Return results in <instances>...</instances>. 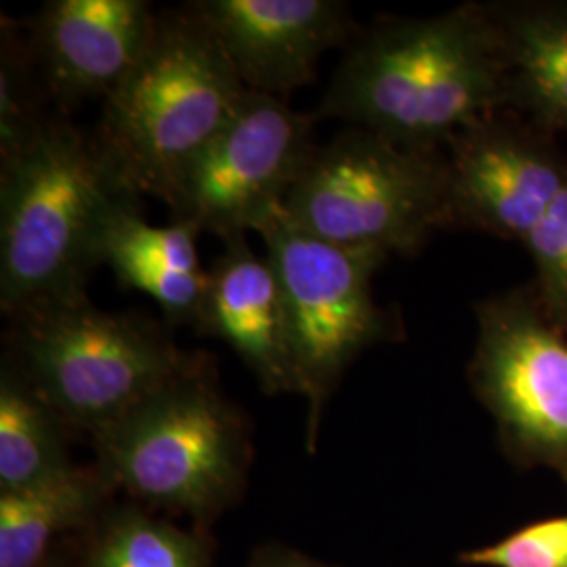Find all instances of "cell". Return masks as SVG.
I'll return each mask as SVG.
<instances>
[{
	"label": "cell",
	"instance_id": "1",
	"mask_svg": "<svg viewBox=\"0 0 567 567\" xmlns=\"http://www.w3.org/2000/svg\"><path fill=\"white\" fill-rule=\"evenodd\" d=\"M507 110V58L492 4L381 20L349 44L316 116L341 118L412 150Z\"/></svg>",
	"mask_w": 567,
	"mask_h": 567
},
{
	"label": "cell",
	"instance_id": "2",
	"mask_svg": "<svg viewBox=\"0 0 567 567\" xmlns=\"http://www.w3.org/2000/svg\"><path fill=\"white\" fill-rule=\"evenodd\" d=\"M140 196L124 185L93 137L63 116L0 161V309L86 295L103 265L107 227Z\"/></svg>",
	"mask_w": 567,
	"mask_h": 567
},
{
	"label": "cell",
	"instance_id": "3",
	"mask_svg": "<svg viewBox=\"0 0 567 567\" xmlns=\"http://www.w3.org/2000/svg\"><path fill=\"white\" fill-rule=\"evenodd\" d=\"M244 93L221 44L183 7L158 16L142 60L103 100L93 140L124 185L166 203Z\"/></svg>",
	"mask_w": 567,
	"mask_h": 567
},
{
	"label": "cell",
	"instance_id": "4",
	"mask_svg": "<svg viewBox=\"0 0 567 567\" xmlns=\"http://www.w3.org/2000/svg\"><path fill=\"white\" fill-rule=\"evenodd\" d=\"M7 351L61 423L93 437L204 360L156 320L105 311L86 295L9 318Z\"/></svg>",
	"mask_w": 567,
	"mask_h": 567
},
{
	"label": "cell",
	"instance_id": "5",
	"mask_svg": "<svg viewBox=\"0 0 567 567\" xmlns=\"http://www.w3.org/2000/svg\"><path fill=\"white\" fill-rule=\"evenodd\" d=\"M284 219L324 243L414 257L447 229L446 154L351 126L316 150Z\"/></svg>",
	"mask_w": 567,
	"mask_h": 567
},
{
	"label": "cell",
	"instance_id": "6",
	"mask_svg": "<svg viewBox=\"0 0 567 567\" xmlns=\"http://www.w3.org/2000/svg\"><path fill=\"white\" fill-rule=\"evenodd\" d=\"M93 440L110 486L194 515L227 505L248 463L243 416L217 391L206 358Z\"/></svg>",
	"mask_w": 567,
	"mask_h": 567
},
{
	"label": "cell",
	"instance_id": "7",
	"mask_svg": "<svg viewBox=\"0 0 567 567\" xmlns=\"http://www.w3.org/2000/svg\"><path fill=\"white\" fill-rule=\"evenodd\" d=\"M261 238L282 288L299 395L309 402L307 433L313 444L322 408L344 370L365 349L395 334V324L372 292V278L389 255L311 238L284 217Z\"/></svg>",
	"mask_w": 567,
	"mask_h": 567
},
{
	"label": "cell",
	"instance_id": "8",
	"mask_svg": "<svg viewBox=\"0 0 567 567\" xmlns=\"http://www.w3.org/2000/svg\"><path fill=\"white\" fill-rule=\"evenodd\" d=\"M475 318L468 381L503 450L567 486V334L548 322L532 284L480 301Z\"/></svg>",
	"mask_w": 567,
	"mask_h": 567
},
{
	"label": "cell",
	"instance_id": "9",
	"mask_svg": "<svg viewBox=\"0 0 567 567\" xmlns=\"http://www.w3.org/2000/svg\"><path fill=\"white\" fill-rule=\"evenodd\" d=\"M318 116L282 100L248 91L231 121L183 173L171 198V221L210 231L221 240L246 236L284 217L286 198L318 145Z\"/></svg>",
	"mask_w": 567,
	"mask_h": 567
},
{
	"label": "cell",
	"instance_id": "10",
	"mask_svg": "<svg viewBox=\"0 0 567 567\" xmlns=\"http://www.w3.org/2000/svg\"><path fill=\"white\" fill-rule=\"evenodd\" d=\"M447 229L524 244L567 183L557 135L501 110L446 143Z\"/></svg>",
	"mask_w": 567,
	"mask_h": 567
},
{
	"label": "cell",
	"instance_id": "11",
	"mask_svg": "<svg viewBox=\"0 0 567 567\" xmlns=\"http://www.w3.org/2000/svg\"><path fill=\"white\" fill-rule=\"evenodd\" d=\"M185 7L221 44L244 86L271 97L313 81L326 51L351 44L358 32L347 4L334 0H198Z\"/></svg>",
	"mask_w": 567,
	"mask_h": 567
},
{
	"label": "cell",
	"instance_id": "12",
	"mask_svg": "<svg viewBox=\"0 0 567 567\" xmlns=\"http://www.w3.org/2000/svg\"><path fill=\"white\" fill-rule=\"evenodd\" d=\"M158 16L145 0H53L30 25L47 95L61 110L112 95L147 51Z\"/></svg>",
	"mask_w": 567,
	"mask_h": 567
},
{
	"label": "cell",
	"instance_id": "13",
	"mask_svg": "<svg viewBox=\"0 0 567 567\" xmlns=\"http://www.w3.org/2000/svg\"><path fill=\"white\" fill-rule=\"evenodd\" d=\"M194 330L229 344L267 393H299L282 288L269 259L259 257L246 236L225 240L224 252L208 271Z\"/></svg>",
	"mask_w": 567,
	"mask_h": 567
},
{
	"label": "cell",
	"instance_id": "14",
	"mask_svg": "<svg viewBox=\"0 0 567 567\" xmlns=\"http://www.w3.org/2000/svg\"><path fill=\"white\" fill-rule=\"evenodd\" d=\"M189 225L147 224L140 200L124 204L107 227L103 265H110L124 288L142 290L154 299L171 326L200 320L208 288V271L200 265L196 236Z\"/></svg>",
	"mask_w": 567,
	"mask_h": 567
},
{
	"label": "cell",
	"instance_id": "15",
	"mask_svg": "<svg viewBox=\"0 0 567 567\" xmlns=\"http://www.w3.org/2000/svg\"><path fill=\"white\" fill-rule=\"evenodd\" d=\"M507 58V110L567 135V0L492 4Z\"/></svg>",
	"mask_w": 567,
	"mask_h": 567
},
{
	"label": "cell",
	"instance_id": "16",
	"mask_svg": "<svg viewBox=\"0 0 567 567\" xmlns=\"http://www.w3.org/2000/svg\"><path fill=\"white\" fill-rule=\"evenodd\" d=\"M110 484L100 468H76L39 486L0 492V567H37L51 540L84 522Z\"/></svg>",
	"mask_w": 567,
	"mask_h": 567
},
{
	"label": "cell",
	"instance_id": "17",
	"mask_svg": "<svg viewBox=\"0 0 567 567\" xmlns=\"http://www.w3.org/2000/svg\"><path fill=\"white\" fill-rule=\"evenodd\" d=\"M63 426L18 368L4 360L0 372V492L39 486L72 468Z\"/></svg>",
	"mask_w": 567,
	"mask_h": 567
},
{
	"label": "cell",
	"instance_id": "18",
	"mask_svg": "<svg viewBox=\"0 0 567 567\" xmlns=\"http://www.w3.org/2000/svg\"><path fill=\"white\" fill-rule=\"evenodd\" d=\"M203 540L166 522L122 511L103 527L86 567H206Z\"/></svg>",
	"mask_w": 567,
	"mask_h": 567
},
{
	"label": "cell",
	"instance_id": "19",
	"mask_svg": "<svg viewBox=\"0 0 567 567\" xmlns=\"http://www.w3.org/2000/svg\"><path fill=\"white\" fill-rule=\"evenodd\" d=\"M47 91L37 70L28 37H21L13 21L2 18L0 44V161L20 152L44 121Z\"/></svg>",
	"mask_w": 567,
	"mask_h": 567
},
{
	"label": "cell",
	"instance_id": "20",
	"mask_svg": "<svg viewBox=\"0 0 567 567\" xmlns=\"http://www.w3.org/2000/svg\"><path fill=\"white\" fill-rule=\"evenodd\" d=\"M524 246L534 264L532 288L540 309L567 334V183Z\"/></svg>",
	"mask_w": 567,
	"mask_h": 567
},
{
	"label": "cell",
	"instance_id": "21",
	"mask_svg": "<svg viewBox=\"0 0 567 567\" xmlns=\"http://www.w3.org/2000/svg\"><path fill=\"white\" fill-rule=\"evenodd\" d=\"M468 567H567V515L511 532L503 540L461 553Z\"/></svg>",
	"mask_w": 567,
	"mask_h": 567
},
{
	"label": "cell",
	"instance_id": "22",
	"mask_svg": "<svg viewBox=\"0 0 567 567\" xmlns=\"http://www.w3.org/2000/svg\"><path fill=\"white\" fill-rule=\"evenodd\" d=\"M250 567H337L328 566L322 561H316L311 557H305L297 550L288 548H267L259 553V557L250 564Z\"/></svg>",
	"mask_w": 567,
	"mask_h": 567
}]
</instances>
